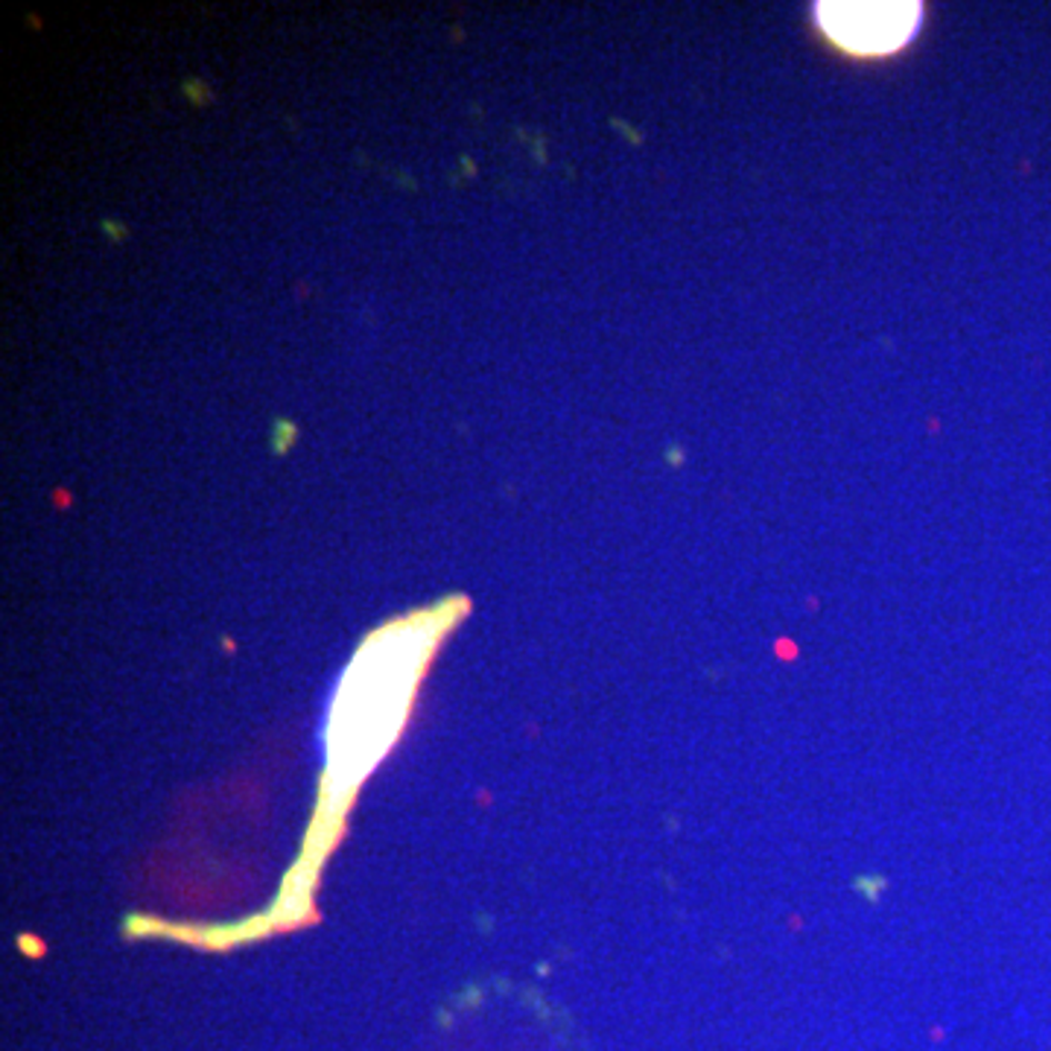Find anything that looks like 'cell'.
Returning a JSON list of instances; mask_svg holds the SVG:
<instances>
[{
	"label": "cell",
	"instance_id": "cell-1",
	"mask_svg": "<svg viewBox=\"0 0 1051 1051\" xmlns=\"http://www.w3.org/2000/svg\"><path fill=\"white\" fill-rule=\"evenodd\" d=\"M818 9V21L827 36L859 56L894 53L911 39L920 21L918 3H832Z\"/></svg>",
	"mask_w": 1051,
	"mask_h": 1051
}]
</instances>
